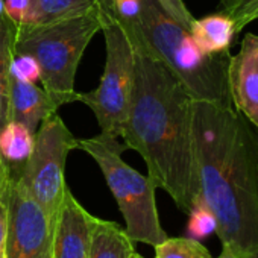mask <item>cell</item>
I'll return each mask as SVG.
<instances>
[{"label": "cell", "instance_id": "6da1fadb", "mask_svg": "<svg viewBox=\"0 0 258 258\" xmlns=\"http://www.w3.org/2000/svg\"><path fill=\"white\" fill-rule=\"evenodd\" d=\"M134 50V84L120 137L139 152L148 176L185 214L201 199L193 142V97L146 47L139 20L121 22Z\"/></svg>", "mask_w": 258, "mask_h": 258}, {"label": "cell", "instance_id": "7a4b0ae2", "mask_svg": "<svg viewBox=\"0 0 258 258\" xmlns=\"http://www.w3.org/2000/svg\"><path fill=\"white\" fill-rule=\"evenodd\" d=\"M193 142L201 199L216 234L238 258H258V140L231 105L193 100Z\"/></svg>", "mask_w": 258, "mask_h": 258}, {"label": "cell", "instance_id": "3957f363", "mask_svg": "<svg viewBox=\"0 0 258 258\" xmlns=\"http://www.w3.org/2000/svg\"><path fill=\"white\" fill-rule=\"evenodd\" d=\"M139 28L148 50L184 84L195 100L231 103L226 81L229 52L204 53L190 32L173 22L155 0H142Z\"/></svg>", "mask_w": 258, "mask_h": 258}, {"label": "cell", "instance_id": "277c9868", "mask_svg": "<svg viewBox=\"0 0 258 258\" xmlns=\"http://www.w3.org/2000/svg\"><path fill=\"white\" fill-rule=\"evenodd\" d=\"M100 29L99 10L47 25H17L14 53L37 59L41 69V85L56 108L76 102L78 66L91 38Z\"/></svg>", "mask_w": 258, "mask_h": 258}, {"label": "cell", "instance_id": "5b68a950", "mask_svg": "<svg viewBox=\"0 0 258 258\" xmlns=\"http://www.w3.org/2000/svg\"><path fill=\"white\" fill-rule=\"evenodd\" d=\"M78 149L87 152L99 166L124 219V231L136 243L157 246L169 235L161 226L155 191L157 185L123 160L124 145L117 137L100 133L78 140Z\"/></svg>", "mask_w": 258, "mask_h": 258}, {"label": "cell", "instance_id": "8992f818", "mask_svg": "<svg viewBox=\"0 0 258 258\" xmlns=\"http://www.w3.org/2000/svg\"><path fill=\"white\" fill-rule=\"evenodd\" d=\"M73 149H78V139H75L56 111L50 112L35 131L31 157L20 172L13 175L43 208L50 223H53L69 188L66 184V163Z\"/></svg>", "mask_w": 258, "mask_h": 258}, {"label": "cell", "instance_id": "52a82bcc", "mask_svg": "<svg viewBox=\"0 0 258 258\" xmlns=\"http://www.w3.org/2000/svg\"><path fill=\"white\" fill-rule=\"evenodd\" d=\"M100 25L106 49L103 75L96 90L78 93L76 100L93 111L100 133L118 139L134 84V50L115 17L102 20Z\"/></svg>", "mask_w": 258, "mask_h": 258}, {"label": "cell", "instance_id": "ba28073f", "mask_svg": "<svg viewBox=\"0 0 258 258\" xmlns=\"http://www.w3.org/2000/svg\"><path fill=\"white\" fill-rule=\"evenodd\" d=\"M7 258H50L52 223L13 176L7 190Z\"/></svg>", "mask_w": 258, "mask_h": 258}, {"label": "cell", "instance_id": "9c48e42d", "mask_svg": "<svg viewBox=\"0 0 258 258\" xmlns=\"http://www.w3.org/2000/svg\"><path fill=\"white\" fill-rule=\"evenodd\" d=\"M97 219L67 188L52 223L50 258H90Z\"/></svg>", "mask_w": 258, "mask_h": 258}, {"label": "cell", "instance_id": "30bf717a", "mask_svg": "<svg viewBox=\"0 0 258 258\" xmlns=\"http://www.w3.org/2000/svg\"><path fill=\"white\" fill-rule=\"evenodd\" d=\"M232 106L258 129V35L246 34L226 69Z\"/></svg>", "mask_w": 258, "mask_h": 258}, {"label": "cell", "instance_id": "8fae6325", "mask_svg": "<svg viewBox=\"0 0 258 258\" xmlns=\"http://www.w3.org/2000/svg\"><path fill=\"white\" fill-rule=\"evenodd\" d=\"M58 111L49 94L43 87L35 84L22 82L11 78L10 87V114L11 120L25 124L31 133L35 134L41 120L50 112Z\"/></svg>", "mask_w": 258, "mask_h": 258}, {"label": "cell", "instance_id": "7c38bea8", "mask_svg": "<svg viewBox=\"0 0 258 258\" xmlns=\"http://www.w3.org/2000/svg\"><path fill=\"white\" fill-rule=\"evenodd\" d=\"M198 47L207 55H219L229 52L235 32L234 23L229 17L216 13L193 22L188 29Z\"/></svg>", "mask_w": 258, "mask_h": 258}, {"label": "cell", "instance_id": "4fadbf2b", "mask_svg": "<svg viewBox=\"0 0 258 258\" xmlns=\"http://www.w3.org/2000/svg\"><path fill=\"white\" fill-rule=\"evenodd\" d=\"M136 241L129 237L117 222L97 219L93 238L90 258H133Z\"/></svg>", "mask_w": 258, "mask_h": 258}, {"label": "cell", "instance_id": "5bb4252c", "mask_svg": "<svg viewBox=\"0 0 258 258\" xmlns=\"http://www.w3.org/2000/svg\"><path fill=\"white\" fill-rule=\"evenodd\" d=\"M29 13L25 26L47 25L97 10V0H29Z\"/></svg>", "mask_w": 258, "mask_h": 258}, {"label": "cell", "instance_id": "9a60e30c", "mask_svg": "<svg viewBox=\"0 0 258 258\" xmlns=\"http://www.w3.org/2000/svg\"><path fill=\"white\" fill-rule=\"evenodd\" d=\"M35 134L29 129L11 120L0 131V155L11 169V175H17L34 149Z\"/></svg>", "mask_w": 258, "mask_h": 258}, {"label": "cell", "instance_id": "2e32d148", "mask_svg": "<svg viewBox=\"0 0 258 258\" xmlns=\"http://www.w3.org/2000/svg\"><path fill=\"white\" fill-rule=\"evenodd\" d=\"M17 25L5 14L0 16V131L11 121L10 114V87H11V61L14 58Z\"/></svg>", "mask_w": 258, "mask_h": 258}, {"label": "cell", "instance_id": "e0dca14e", "mask_svg": "<svg viewBox=\"0 0 258 258\" xmlns=\"http://www.w3.org/2000/svg\"><path fill=\"white\" fill-rule=\"evenodd\" d=\"M155 258H213L210 250L193 237H167L155 246Z\"/></svg>", "mask_w": 258, "mask_h": 258}, {"label": "cell", "instance_id": "ac0fdd59", "mask_svg": "<svg viewBox=\"0 0 258 258\" xmlns=\"http://www.w3.org/2000/svg\"><path fill=\"white\" fill-rule=\"evenodd\" d=\"M217 13L229 17L238 34L244 26L258 20V0H219Z\"/></svg>", "mask_w": 258, "mask_h": 258}, {"label": "cell", "instance_id": "d6986e66", "mask_svg": "<svg viewBox=\"0 0 258 258\" xmlns=\"http://www.w3.org/2000/svg\"><path fill=\"white\" fill-rule=\"evenodd\" d=\"M188 234L193 238H204L211 232H216V217L207 204L199 199L188 213Z\"/></svg>", "mask_w": 258, "mask_h": 258}, {"label": "cell", "instance_id": "ffe728a7", "mask_svg": "<svg viewBox=\"0 0 258 258\" xmlns=\"http://www.w3.org/2000/svg\"><path fill=\"white\" fill-rule=\"evenodd\" d=\"M10 73H11V78L19 79L22 82H29V84H37L41 78V69L37 59L25 53H14Z\"/></svg>", "mask_w": 258, "mask_h": 258}, {"label": "cell", "instance_id": "44dd1931", "mask_svg": "<svg viewBox=\"0 0 258 258\" xmlns=\"http://www.w3.org/2000/svg\"><path fill=\"white\" fill-rule=\"evenodd\" d=\"M155 2L173 22H176L187 31L190 29V26L195 22V17L185 7L184 0H155Z\"/></svg>", "mask_w": 258, "mask_h": 258}, {"label": "cell", "instance_id": "7402d4cb", "mask_svg": "<svg viewBox=\"0 0 258 258\" xmlns=\"http://www.w3.org/2000/svg\"><path fill=\"white\" fill-rule=\"evenodd\" d=\"M115 19L121 22L139 20L142 13V0H114Z\"/></svg>", "mask_w": 258, "mask_h": 258}, {"label": "cell", "instance_id": "603a6c76", "mask_svg": "<svg viewBox=\"0 0 258 258\" xmlns=\"http://www.w3.org/2000/svg\"><path fill=\"white\" fill-rule=\"evenodd\" d=\"M29 0H5L4 13L16 25H22L29 13Z\"/></svg>", "mask_w": 258, "mask_h": 258}, {"label": "cell", "instance_id": "cb8c5ba5", "mask_svg": "<svg viewBox=\"0 0 258 258\" xmlns=\"http://www.w3.org/2000/svg\"><path fill=\"white\" fill-rule=\"evenodd\" d=\"M7 229H8V207L7 201H0V258H7Z\"/></svg>", "mask_w": 258, "mask_h": 258}, {"label": "cell", "instance_id": "d4e9b609", "mask_svg": "<svg viewBox=\"0 0 258 258\" xmlns=\"http://www.w3.org/2000/svg\"><path fill=\"white\" fill-rule=\"evenodd\" d=\"M11 178H13L11 169L5 163L2 155H0V201L7 198V190H8V184H10Z\"/></svg>", "mask_w": 258, "mask_h": 258}, {"label": "cell", "instance_id": "484cf974", "mask_svg": "<svg viewBox=\"0 0 258 258\" xmlns=\"http://www.w3.org/2000/svg\"><path fill=\"white\" fill-rule=\"evenodd\" d=\"M97 10H99L100 22L115 17L114 0H97Z\"/></svg>", "mask_w": 258, "mask_h": 258}, {"label": "cell", "instance_id": "4316f807", "mask_svg": "<svg viewBox=\"0 0 258 258\" xmlns=\"http://www.w3.org/2000/svg\"><path fill=\"white\" fill-rule=\"evenodd\" d=\"M216 258H238V256L235 255V252H234L229 246L222 244V252H220V255L216 256Z\"/></svg>", "mask_w": 258, "mask_h": 258}, {"label": "cell", "instance_id": "83f0119b", "mask_svg": "<svg viewBox=\"0 0 258 258\" xmlns=\"http://www.w3.org/2000/svg\"><path fill=\"white\" fill-rule=\"evenodd\" d=\"M4 5H5V0H0V16L5 14V13H4Z\"/></svg>", "mask_w": 258, "mask_h": 258}, {"label": "cell", "instance_id": "f1b7e54d", "mask_svg": "<svg viewBox=\"0 0 258 258\" xmlns=\"http://www.w3.org/2000/svg\"><path fill=\"white\" fill-rule=\"evenodd\" d=\"M133 258H145V256H143V255H140V253H139V252H136V253H134V256H133Z\"/></svg>", "mask_w": 258, "mask_h": 258}]
</instances>
